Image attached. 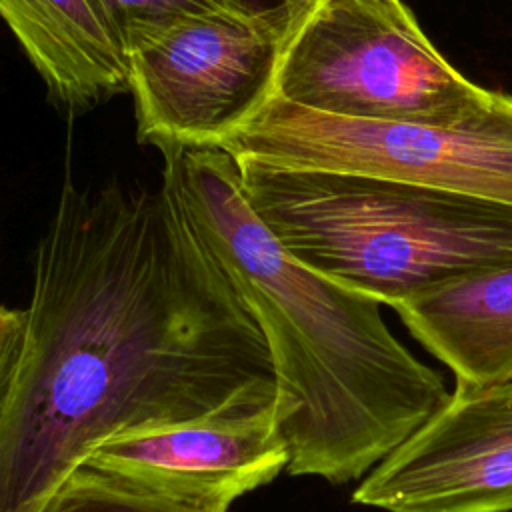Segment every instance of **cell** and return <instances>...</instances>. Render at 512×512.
Listing matches in <instances>:
<instances>
[{"mask_svg": "<svg viewBox=\"0 0 512 512\" xmlns=\"http://www.w3.org/2000/svg\"><path fill=\"white\" fill-rule=\"evenodd\" d=\"M0 398V512H42L90 450L272 382L264 336L158 188L66 180Z\"/></svg>", "mask_w": 512, "mask_h": 512, "instance_id": "1", "label": "cell"}, {"mask_svg": "<svg viewBox=\"0 0 512 512\" xmlns=\"http://www.w3.org/2000/svg\"><path fill=\"white\" fill-rule=\"evenodd\" d=\"M160 190L256 320L282 400L292 476L370 472L448 398L388 328L380 302L298 262L254 212L236 158L156 142Z\"/></svg>", "mask_w": 512, "mask_h": 512, "instance_id": "2", "label": "cell"}, {"mask_svg": "<svg viewBox=\"0 0 512 512\" xmlns=\"http://www.w3.org/2000/svg\"><path fill=\"white\" fill-rule=\"evenodd\" d=\"M238 166L254 212L298 262L380 304L512 264V204L366 174Z\"/></svg>", "mask_w": 512, "mask_h": 512, "instance_id": "3", "label": "cell"}, {"mask_svg": "<svg viewBox=\"0 0 512 512\" xmlns=\"http://www.w3.org/2000/svg\"><path fill=\"white\" fill-rule=\"evenodd\" d=\"M274 94L334 116L454 124L498 92L454 70L402 0H314L286 40Z\"/></svg>", "mask_w": 512, "mask_h": 512, "instance_id": "4", "label": "cell"}, {"mask_svg": "<svg viewBox=\"0 0 512 512\" xmlns=\"http://www.w3.org/2000/svg\"><path fill=\"white\" fill-rule=\"evenodd\" d=\"M218 146L238 162L392 178L512 204V96L454 124L316 112L274 94Z\"/></svg>", "mask_w": 512, "mask_h": 512, "instance_id": "5", "label": "cell"}, {"mask_svg": "<svg viewBox=\"0 0 512 512\" xmlns=\"http://www.w3.org/2000/svg\"><path fill=\"white\" fill-rule=\"evenodd\" d=\"M310 4L200 16L134 48L138 138L218 146L274 96L282 50Z\"/></svg>", "mask_w": 512, "mask_h": 512, "instance_id": "6", "label": "cell"}, {"mask_svg": "<svg viewBox=\"0 0 512 512\" xmlns=\"http://www.w3.org/2000/svg\"><path fill=\"white\" fill-rule=\"evenodd\" d=\"M290 460L276 380L186 420L128 426L98 442L84 466L202 512L272 482Z\"/></svg>", "mask_w": 512, "mask_h": 512, "instance_id": "7", "label": "cell"}, {"mask_svg": "<svg viewBox=\"0 0 512 512\" xmlns=\"http://www.w3.org/2000/svg\"><path fill=\"white\" fill-rule=\"evenodd\" d=\"M352 500L386 512H512V380L456 382Z\"/></svg>", "mask_w": 512, "mask_h": 512, "instance_id": "8", "label": "cell"}, {"mask_svg": "<svg viewBox=\"0 0 512 512\" xmlns=\"http://www.w3.org/2000/svg\"><path fill=\"white\" fill-rule=\"evenodd\" d=\"M0 18L56 104L78 112L130 92V52L100 0H0Z\"/></svg>", "mask_w": 512, "mask_h": 512, "instance_id": "9", "label": "cell"}, {"mask_svg": "<svg viewBox=\"0 0 512 512\" xmlns=\"http://www.w3.org/2000/svg\"><path fill=\"white\" fill-rule=\"evenodd\" d=\"M456 382L512 380V264L478 272L392 306Z\"/></svg>", "mask_w": 512, "mask_h": 512, "instance_id": "10", "label": "cell"}, {"mask_svg": "<svg viewBox=\"0 0 512 512\" xmlns=\"http://www.w3.org/2000/svg\"><path fill=\"white\" fill-rule=\"evenodd\" d=\"M42 512H202L132 488L80 464Z\"/></svg>", "mask_w": 512, "mask_h": 512, "instance_id": "11", "label": "cell"}, {"mask_svg": "<svg viewBox=\"0 0 512 512\" xmlns=\"http://www.w3.org/2000/svg\"><path fill=\"white\" fill-rule=\"evenodd\" d=\"M126 42L128 52L200 16L246 12L230 0H100Z\"/></svg>", "mask_w": 512, "mask_h": 512, "instance_id": "12", "label": "cell"}, {"mask_svg": "<svg viewBox=\"0 0 512 512\" xmlns=\"http://www.w3.org/2000/svg\"><path fill=\"white\" fill-rule=\"evenodd\" d=\"M24 326V310L0 306V398L16 370L24 340Z\"/></svg>", "mask_w": 512, "mask_h": 512, "instance_id": "13", "label": "cell"}, {"mask_svg": "<svg viewBox=\"0 0 512 512\" xmlns=\"http://www.w3.org/2000/svg\"><path fill=\"white\" fill-rule=\"evenodd\" d=\"M234 6L246 12H264V10H278V8H292L304 6L314 0H230Z\"/></svg>", "mask_w": 512, "mask_h": 512, "instance_id": "14", "label": "cell"}]
</instances>
